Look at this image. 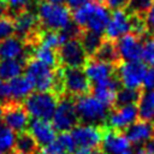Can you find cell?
I'll return each instance as SVG.
<instances>
[{"mask_svg":"<svg viewBox=\"0 0 154 154\" xmlns=\"http://www.w3.org/2000/svg\"><path fill=\"white\" fill-rule=\"evenodd\" d=\"M36 14L43 30L61 31L72 23V13L65 5H54L42 1L37 6Z\"/></svg>","mask_w":154,"mask_h":154,"instance_id":"1","label":"cell"},{"mask_svg":"<svg viewBox=\"0 0 154 154\" xmlns=\"http://www.w3.org/2000/svg\"><path fill=\"white\" fill-rule=\"evenodd\" d=\"M58 101L59 96L52 91H32L23 101V106L32 118L51 120L55 112Z\"/></svg>","mask_w":154,"mask_h":154,"instance_id":"2","label":"cell"},{"mask_svg":"<svg viewBox=\"0 0 154 154\" xmlns=\"http://www.w3.org/2000/svg\"><path fill=\"white\" fill-rule=\"evenodd\" d=\"M76 111L81 123L93 125H105L109 108L95 99L93 95H83L75 97Z\"/></svg>","mask_w":154,"mask_h":154,"instance_id":"3","label":"cell"},{"mask_svg":"<svg viewBox=\"0 0 154 154\" xmlns=\"http://www.w3.org/2000/svg\"><path fill=\"white\" fill-rule=\"evenodd\" d=\"M79 123L81 122L76 111L75 97H71L69 95L60 96L52 118L54 129L60 132H69Z\"/></svg>","mask_w":154,"mask_h":154,"instance_id":"4","label":"cell"},{"mask_svg":"<svg viewBox=\"0 0 154 154\" xmlns=\"http://www.w3.org/2000/svg\"><path fill=\"white\" fill-rule=\"evenodd\" d=\"M61 73L64 95L79 97L90 93L91 83L82 67H61Z\"/></svg>","mask_w":154,"mask_h":154,"instance_id":"5","label":"cell"},{"mask_svg":"<svg viewBox=\"0 0 154 154\" xmlns=\"http://www.w3.org/2000/svg\"><path fill=\"white\" fill-rule=\"evenodd\" d=\"M106 125H93L79 123L71 130V136L77 147L84 149L101 148Z\"/></svg>","mask_w":154,"mask_h":154,"instance_id":"6","label":"cell"},{"mask_svg":"<svg viewBox=\"0 0 154 154\" xmlns=\"http://www.w3.org/2000/svg\"><path fill=\"white\" fill-rule=\"evenodd\" d=\"M148 66L138 60V61H126L122 63L116 71V76L119 79L122 87L132 88V89H142L143 78L146 75Z\"/></svg>","mask_w":154,"mask_h":154,"instance_id":"7","label":"cell"},{"mask_svg":"<svg viewBox=\"0 0 154 154\" xmlns=\"http://www.w3.org/2000/svg\"><path fill=\"white\" fill-rule=\"evenodd\" d=\"M57 53L61 67H84L88 60V55L78 38L69 40L57 49Z\"/></svg>","mask_w":154,"mask_h":154,"instance_id":"8","label":"cell"},{"mask_svg":"<svg viewBox=\"0 0 154 154\" xmlns=\"http://www.w3.org/2000/svg\"><path fill=\"white\" fill-rule=\"evenodd\" d=\"M4 105V117L2 122L14 132L25 131L29 125V114L25 111L23 103L7 101Z\"/></svg>","mask_w":154,"mask_h":154,"instance_id":"9","label":"cell"},{"mask_svg":"<svg viewBox=\"0 0 154 154\" xmlns=\"http://www.w3.org/2000/svg\"><path fill=\"white\" fill-rule=\"evenodd\" d=\"M137 119H138L137 105H129L124 107L111 108L105 125L112 130L124 132Z\"/></svg>","mask_w":154,"mask_h":154,"instance_id":"10","label":"cell"},{"mask_svg":"<svg viewBox=\"0 0 154 154\" xmlns=\"http://www.w3.org/2000/svg\"><path fill=\"white\" fill-rule=\"evenodd\" d=\"M101 150L103 154H134L131 143L129 142L124 132L112 130L107 126L105 129Z\"/></svg>","mask_w":154,"mask_h":154,"instance_id":"11","label":"cell"},{"mask_svg":"<svg viewBox=\"0 0 154 154\" xmlns=\"http://www.w3.org/2000/svg\"><path fill=\"white\" fill-rule=\"evenodd\" d=\"M129 32H131V16L125 8L112 11L109 22L105 30V38L117 41Z\"/></svg>","mask_w":154,"mask_h":154,"instance_id":"12","label":"cell"},{"mask_svg":"<svg viewBox=\"0 0 154 154\" xmlns=\"http://www.w3.org/2000/svg\"><path fill=\"white\" fill-rule=\"evenodd\" d=\"M119 57L123 63L126 61H138L142 59L143 42L137 35L129 32L116 41Z\"/></svg>","mask_w":154,"mask_h":154,"instance_id":"13","label":"cell"},{"mask_svg":"<svg viewBox=\"0 0 154 154\" xmlns=\"http://www.w3.org/2000/svg\"><path fill=\"white\" fill-rule=\"evenodd\" d=\"M31 49L23 40L12 35L0 42V61L11 59H23L26 61L31 55Z\"/></svg>","mask_w":154,"mask_h":154,"instance_id":"14","label":"cell"},{"mask_svg":"<svg viewBox=\"0 0 154 154\" xmlns=\"http://www.w3.org/2000/svg\"><path fill=\"white\" fill-rule=\"evenodd\" d=\"M120 87H122V84H120L119 79L117 78V76L114 75L106 81L91 84L90 93L95 99H97L100 102H102L105 106H107L111 109L114 106L116 96H117V93L120 89Z\"/></svg>","mask_w":154,"mask_h":154,"instance_id":"15","label":"cell"},{"mask_svg":"<svg viewBox=\"0 0 154 154\" xmlns=\"http://www.w3.org/2000/svg\"><path fill=\"white\" fill-rule=\"evenodd\" d=\"M109 17H111V13L106 6H103L102 4L90 1L89 12H88V17H87L83 30H89V31L102 35L105 34L106 26L109 22Z\"/></svg>","mask_w":154,"mask_h":154,"instance_id":"16","label":"cell"},{"mask_svg":"<svg viewBox=\"0 0 154 154\" xmlns=\"http://www.w3.org/2000/svg\"><path fill=\"white\" fill-rule=\"evenodd\" d=\"M28 128H29V132L36 140L40 148H45L49 146L57 138V130L54 129L53 124L49 120L32 118L31 120H29Z\"/></svg>","mask_w":154,"mask_h":154,"instance_id":"17","label":"cell"},{"mask_svg":"<svg viewBox=\"0 0 154 154\" xmlns=\"http://www.w3.org/2000/svg\"><path fill=\"white\" fill-rule=\"evenodd\" d=\"M84 72L91 84L106 81L116 75L117 67L114 65L96 60L94 58H88L85 65H84Z\"/></svg>","mask_w":154,"mask_h":154,"instance_id":"18","label":"cell"},{"mask_svg":"<svg viewBox=\"0 0 154 154\" xmlns=\"http://www.w3.org/2000/svg\"><path fill=\"white\" fill-rule=\"evenodd\" d=\"M6 84H7L8 101H13V102H20V103H23V101L34 90L32 83L29 81V78L25 75L24 76L16 77V78L6 82Z\"/></svg>","mask_w":154,"mask_h":154,"instance_id":"19","label":"cell"},{"mask_svg":"<svg viewBox=\"0 0 154 154\" xmlns=\"http://www.w3.org/2000/svg\"><path fill=\"white\" fill-rule=\"evenodd\" d=\"M124 135L131 144L144 143L154 136V123L137 119L124 131Z\"/></svg>","mask_w":154,"mask_h":154,"instance_id":"20","label":"cell"},{"mask_svg":"<svg viewBox=\"0 0 154 154\" xmlns=\"http://www.w3.org/2000/svg\"><path fill=\"white\" fill-rule=\"evenodd\" d=\"M91 58L103 61V63H107V64H111V65H114L116 67H118L123 63L119 57L116 41H111L107 38H103L101 46L99 47V49Z\"/></svg>","mask_w":154,"mask_h":154,"instance_id":"21","label":"cell"},{"mask_svg":"<svg viewBox=\"0 0 154 154\" xmlns=\"http://www.w3.org/2000/svg\"><path fill=\"white\" fill-rule=\"evenodd\" d=\"M40 149H41L40 146L37 144L36 140L32 137V135L29 131L18 132L16 137L13 152L18 154H38Z\"/></svg>","mask_w":154,"mask_h":154,"instance_id":"22","label":"cell"},{"mask_svg":"<svg viewBox=\"0 0 154 154\" xmlns=\"http://www.w3.org/2000/svg\"><path fill=\"white\" fill-rule=\"evenodd\" d=\"M25 60L23 59H11L0 61V79L8 82L16 77L22 76L25 69Z\"/></svg>","mask_w":154,"mask_h":154,"instance_id":"23","label":"cell"},{"mask_svg":"<svg viewBox=\"0 0 154 154\" xmlns=\"http://www.w3.org/2000/svg\"><path fill=\"white\" fill-rule=\"evenodd\" d=\"M138 119L154 123V90H143L142 96L137 103Z\"/></svg>","mask_w":154,"mask_h":154,"instance_id":"24","label":"cell"},{"mask_svg":"<svg viewBox=\"0 0 154 154\" xmlns=\"http://www.w3.org/2000/svg\"><path fill=\"white\" fill-rule=\"evenodd\" d=\"M103 38L105 37H102V35L89 31V30H82V32L78 37V40L81 41L82 47H83L85 54L88 55V58L94 57V54L96 53V51L101 46Z\"/></svg>","mask_w":154,"mask_h":154,"instance_id":"25","label":"cell"},{"mask_svg":"<svg viewBox=\"0 0 154 154\" xmlns=\"http://www.w3.org/2000/svg\"><path fill=\"white\" fill-rule=\"evenodd\" d=\"M30 58H34L38 61H41L42 64L52 67V69H57L60 67L59 65V59H58V53L55 49L52 48H47V47H42V46H36L31 49V55Z\"/></svg>","mask_w":154,"mask_h":154,"instance_id":"26","label":"cell"},{"mask_svg":"<svg viewBox=\"0 0 154 154\" xmlns=\"http://www.w3.org/2000/svg\"><path fill=\"white\" fill-rule=\"evenodd\" d=\"M142 93L143 89H132V88L122 87L117 93L113 108L124 107L129 105H137L142 96Z\"/></svg>","mask_w":154,"mask_h":154,"instance_id":"27","label":"cell"},{"mask_svg":"<svg viewBox=\"0 0 154 154\" xmlns=\"http://www.w3.org/2000/svg\"><path fill=\"white\" fill-rule=\"evenodd\" d=\"M61 45H64L60 31H53V30H41L40 36H38V43L37 46L52 48V49H58Z\"/></svg>","mask_w":154,"mask_h":154,"instance_id":"28","label":"cell"},{"mask_svg":"<svg viewBox=\"0 0 154 154\" xmlns=\"http://www.w3.org/2000/svg\"><path fill=\"white\" fill-rule=\"evenodd\" d=\"M17 135L12 131L7 125L0 123V152L1 153H11L14 148Z\"/></svg>","mask_w":154,"mask_h":154,"instance_id":"29","label":"cell"},{"mask_svg":"<svg viewBox=\"0 0 154 154\" xmlns=\"http://www.w3.org/2000/svg\"><path fill=\"white\" fill-rule=\"evenodd\" d=\"M153 6H154V0H129L125 11L130 16L144 17Z\"/></svg>","mask_w":154,"mask_h":154,"instance_id":"30","label":"cell"},{"mask_svg":"<svg viewBox=\"0 0 154 154\" xmlns=\"http://www.w3.org/2000/svg\"><path fill=\"white\" fill-rule=\"evenodd\" d=\"M55 142L58 143V146L60 147V149L63 150V153L65 154H75L76 153V143L71 136L70 132H60L57 138H55Z\"/></svg>","mask_w":154,"mask_h":154,"instance_id":"31","label":"cell"},{"mask_svg":"<svg viewBox=\"0 0 154 154\" xmlns=\"http://www.w3.org/2000/svg\"><path fill=\"white\" fill-rule=\"evenodd\" d=\"M142 60L146 65L154 67V34H149L143 42Z\"/></svg>","mask_w":154,"mask_h":154,"instance_id":"32","label":"cell"},{"mask_svg":"<svg viewBox=\"0 0 154 154\" xmlns=\"http://www.w3.org/2000/svg\"><path fill=\"white\" fill-rule=\"evenodd\" d=\"M30 0H5V6L6 11L8 12L10 17H14L18 13L28 10Z\"/></svg>","mask_w":154,"mask_h":154,"instance_id":"33","label":"cell"},{"mask_svg":"<svg viewBox=\"0 0 154 154\" xmlns=\"http://www.w3.org/2000/svg\"><path fill=\"white\" fill-rule=\"evenodd\" d=\"M13 34H14L13 18L10 17L8 14H6L2 18H0V42L7 37L12 36Z\"/></svg>","mask_w":154,"mask_h":154,"instance_id":"34","label":"cell"},{"mask_svg":"<svg viewBox=\"0 0 154 154\" xmlns=\"http://www.w3.org/2000/svg\"><path fill=\"white\" fill-rule=\"evenodd\" d=\"M142 89L150 91L154 90V67H148L143 78V84H142Z\"/></svg>","mask_w":154,"mask_h":154,"instance_id":"35","label":"cell"},{"mask_svg":"<svg viewBox=\"0 0 154 154\" xmlns=\"http://www.w3.org/2000/svg\"><path fill=\"white\" fill-rule=\"evenodd\" d=\"M107 7L111 10H120V8H125L129 0H106L105 1Z\"/></svg>","mask_w":154,"mask_h":154,"instance_id":"36","label":"cell"},{"mask_svg":"<svg viewBox=\"0 0 154 154\" xmlns=\"http://www.w3.org/2000/svg\"><path fill=\"white\" fill-rule=\"evenodd\" d=\"M146 25L149 34H154V6L148 11V13L144 16Z\"/></svg>","mask_w":154,"mask_h":154,"instance_id":"37","label":"cell"},{"mask_svg":"<svg viewBox=\"0 0 154 154\" xmlns=\"http://www.w3.org/2000/svg\"><path fill=\"white\" fill-rule=\"evenodd\" d=\"M87 2H89V0H66V4H67V7L70 10H76L83 5H85Z\"/></svg>","mask_w":154,"mask_h":154,"instance_id":"38","label":"cell"},{"mask_svg":"<svg viewBox=\"0 0 154 154\" xmlns=\"http://www.w3.org/2000/svg\"><path fill=\"white\" fill-rule=\"evenodd\" d=\"M75 154H103L101 148H96V149H84V148H79L76 150Z\"/></svg>","mask_w":154,"mask_h":154,"instance_id":"39","label":"cell"},{"mask_svg":"<svg viewBox=\"0 0 154 154\" xmlns=\"http://www.w3.org/2000/svg\"><path fill=\"white\" fill-rule=\"evenodd\" d=\"M143 148L149 153V154H154V136L148 140L147 142L143 143Z\"/></svg>","mask_w":154,"mask_h":154,"instance_id":"40","label":"cell"},{"mask_svg":"<svg viewBox=\"0 0 154 154\" xmlns=\"http://www.w3.org/2000/svg\"><path fill=\"white\" fill-rule=\"evenodd\" d=\"M45 1L54 5H64V2H66V0H45Z\"/></svg>","mask_w":154,"mask_h":154,"instance_id":"41","label":"cell"},{"mask_svg":"<svg viewBox=\"0 0 154 154\" xmlns=\"http://www.w3.org/2000/svg\"><path fill=\"white\" fill-rule=\"evenodd\" d=\"M6 6L5 5H2V4H0V18H2L4 16H6Z\"/></svg>","mask_w":154,"mask_h":154,"instance_id":"42","label":"cell"},{"mask_svg":"<svg viewBox=\"0 0 154 154\" xmlns=\"http://www.w3.org/2000/svg\"><path fill=\"white\" fill-rule=\"evenodd\" d=\"M2 117H4V105L0 102V123L2 120Z\"/></svg>","mask_w":154,"mask_h":154,"instance_id":"43","label":"cell"},{"mask_svg":"<svg viewBox=\"0 0 154 154\" xmlns=\"http://www.w3.org/2000/svg\"><path fill=\"white\" fill-rule=\"evenodd\" d=\"M91 1H94V2H97V4H102V2H105L106 0H91Z\"/></svg>","mask_w":154,"mask_h":154,"instance_id":"44","label":"cell"},{"mask_svg":"<svg viewBox=\"0 0 154 154\" xmlns=\"http://www.w3.org/2000/svg\"><path fill=\"white\" fill-rule=\"evenodd\" d=\"M35 2H37V4H40V2H42V0H34Z\"/></svg>","mask_w":154,"mask_h":154,"instance_id":"45","label":"cell"},{"mask_svg":"<svg viewBox=\"0 0 154 154\" xmlns=\"http://www.w3.org/2000/svg\"><path fill=\"white\" fill-rule=\"evenodd\" d=\"M8 154H18V153H16V152H13V150H12V152H11V153H8Z\"/></svg>","mask_w":154,"mask_h":154,"instance_id":"46","label":"cell"},{"mask_svg":"<svg viewBox=\"0 0 154 154\" xmlns=\"http://www.w3.org/2000/svg\"><path fill=\"white\" fill-rule=\"evenodd\" d=\"M0 154H4V153H1V152H0Z\"/></svg>","mask_w":154,"mask_h":154,"instance_id":"47","label":"cell"},{"mask_svg":"<svg viewBox=\"0 0 154 154\" xmlns=\"http://www.w3.org/2000/svg\"><path fill=\"white\" fill-rule=\"evenodd\" d=\"M63 154H64V153H63Z\"/></svg>","mask_w":154,"mask_h":154,"instance_id":"48","label":"cell"}]
</instances>
